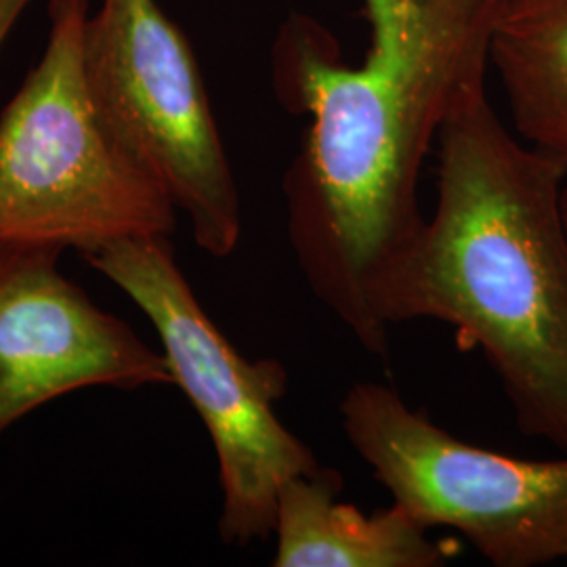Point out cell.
<instances>
[{"instance_id": "cell-3", "label": "cell", "mask_w": 567, "mask_h": 567, "mask_svg": "<svg viewBox=\"0 0 567 567\" xmlns=\"http://www.w3.org/2000/svg\"><path fill=\"white\" fill-rule=\"evenodd\" d=\"M89 0H49L41 61L0 114V244L76 248L171 236L177 206L86 89Z\"/></svg>"}, {"instance_id": "cell-9", "label": "cell", "mask_w": 567, "mask_h": 567, "mask_svg": "<svg viewBox=\"0 0 567 567\" xmlns=\"http://www.w3.org/2000/svg\"><path fill=\"white\" fill-rule=\"evenodd\" d=\"M489 68L517 137L567 164V0H505Z\"/></svg>"}, {"instance_id": "cell-8", "label": "cell", "mask_w": 567, "mask_h": 567, "mask_svg": "<svg viewBox=\"0 0 567 567\" xmlns=\"http://www.w3.org/2000/svg\"><path fill=\"white\" fill-rule=\"evenodd\" d=\"M341 489L343 475L328 466L280 489L274 567H440L454 555L398 505L365 515Z\"/></svg>"}, {"instance_id": "cell-6", "label": "cell", "mask_w": 567, "mask_h": 567, "mask_svg": "<svg viewBox=\"0 0 567 567\" xmlns=\"http://www.w3.org/2000/svg\"><path fill=\"white\" fill-rule=\"evenodd\" d=\"M339 412L349 446L421 526L461 532L496 567L567 559V454L529 461L468 444L381 383H355Z\"/></svg>"}, {"instance_id": "cell-10", "label": "cell", "mask_w": 567, "mask_h": 567, "mask_svg": "<svg viewBox=\"0 0 567 567\" xmlns=\"http://www.w3.org/2000/svg\"><path fill=\"white\" fill-rule=\"evenodd\" d=\"M32 0H0V49Z\"/></svg>"}, {"instance_id": "cell-5", "label": "cell", "mask_w": 567, "mask_h": 567, "mask_svg": "<svg viewBox=\"0 0 567 567\" xmlns=\"http://www.w3.org/2000/svg\"><path fill=\"white\" fill-rule=\"evenodd\" d=\"M82 65L112 137L163 185L215 259L243 240V203L187 37L156 0H103Z\"/></svg>"}, {"instance_id": "cell-7", "label": "cell", "mask_w": 567, "mask_h": 567, "mask_svg": "<svg viewBox=\"0 0 567 567\" xmlns=\"http://www.w3.org/2000/svg\"><path fill=\"white\" fill-rule=\"evenodd\" d=\"M61 252L0 244V437L74 391L175 385L163 351L61 274Z\"/></svg>"}, {"instance_id": "cell-2", "label": "cell", "mask_w": 567, "mask_h": 567, "mask_svg": "<svg viewBox=\"0 0 567 567\" xmlns=\"http://www.w3.org/2000/svg\"><path fill=\"white\" fill-rule=\"evenodd\" d=\"M567 164L498 116L486 84L437 137L433 215L386 290L389 328L452 326L484 353L519 429L567 454Z\"/></svg>"}, {"instance_id": "cell-4", "label": "cell", "mask_w": 567, "mask_h": 567, "mask_svg": "<svg viewBox=\"0 0 567 567\" xmlns=\"http://www.w3.org/2000/svg\"><path fill=\"white\" fill-rule=\"evenodd\" d=\"M81 255L152 322L175 385L203 419L219 465L221 540L248 547L271 536L280 489L322 466L276 414L288 389L286 368L267 358L252 362L225 339L183 276L171 236Z\"/></svg>"}, {"instance_id": "cell-11", "label": "cell", "mask_w": 567, "mask_h": 567, "mask_svg": "<svg viewBox=\"0 0 567 567\" xmlns=\"http://www.w3.org/2000/svg\"><path fill=\"white\" fill-rule=\"evenodd\" d=\"M564 217H566V227H567V182H566V187H564Z\"/></svg>"}, {"instance_id": "cell-1", "label": "cell", "mask_w": 567, "mask_h": 567, "mask_svg": "<svg viewBox=\"0 0 567 567\" xmlns=\"http://www.w3.org/2000/svg\"><path fill=\"white\" fill-rule=\"evenodd\" d=\"M503 2L362 0L358 65L307 18L286 21L274 44V91L309 118L284 175L288 243L318 301L379 360L389 353L386 290L425 227L426 156L450 112L486 84Z\"/></svg>"}]
</instances>
